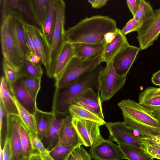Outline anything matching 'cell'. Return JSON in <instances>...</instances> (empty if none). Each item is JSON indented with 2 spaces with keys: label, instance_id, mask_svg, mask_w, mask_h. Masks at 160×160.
Here are the masks:
<instances>
[{
  "label": "cell",
  "instance_id": "3957f363",
  "mask_svg": "<svg viewBox=\"0 0 160 160\" xmlns=\"http://www.w3.org/2000/svg\"><path fill=\"white\" fill-rule=\"evenodd\" d=\"M102 69V66L100 64L73 83L62 88H56L52 111L55 113L69 114L70 106L82 92L88 89L92 88L100 93L99 78Z\"/></svg>",
  "mask_w": 160,
  "mask_h": 160
},
{
  "label": "cell",
  "instance_id": "7bdbcfd3",
  "mask_svg": "<svg viewBox=\"0 0 160 160\" xmlns=\"http://www.w3.org/2000/svg\"><path fill=\"white\" fill-rule=\"evenodd\" d=\"M146 145L147 152L153 159L160 160V148L151 144L148 140Z\"/></svg>",
  "mask_w": 160,
  "mask_h": 160
},
{
  "label": "cell",
  "instance_id": "83f0119b",
  "mask_svg": "<svg viewBox=\"0 0 160 160\" xmlns=\"http://www.w3.org/2000/svg\"><path fill=\"white\" fill-rule=\"evenodd\" d=\"M55 22V0H49L47 15L41 29L44 31L51 45Z\"/></svg>",
  "mask_w": 160,
  "mask_h": 160
},
{
  "label": "cell",
  "instance_id": "e0dca14e",
  "mask_svg": "<svg viewBox=\"0 0 160 160\" xmlns=\"http://www.w3.org/2000/svg\"><path fill=\"white\" fill-rule=\"evenodd\" d=\"M8 85L12 94L18 102L34 115L38 108L36 101L25 86L20 78L15 82Z\"/></svg>",
  "mask_w": 160,
  "mask_h": 160
},
{
  "label": "cell",
  "instance_id": "7c38bea8",
  "mask_svg": "<svg viewBox=\"0 0 160 160\" xmlns=\"http://www.w3.org/2000/svg\"><path fill=\"white\" fill-rule=\"evenodd\" d=\"M94 160H120L126 159L119 145L109 140H102L91 147L89 151Z\"/></svg>",
  "mask_w": 160,
  "mask_h": 160
},
{
  "label": "cell",
  "instance_id": "4316f807",
  "mask_svg": "<svg viewBox=\"0 0 160 160\" xmlns=\"http://www.w3.org/2000/svg\"><path fill=\"white\" fill-rule=\"evenodd\" d=\"M27 1L37 25L41 29L47 15L49 0Z\"/></svg>",
  "mask_w": 160,
  "mask_h": 160
},
{
  "label": "cell",
  "instance_id": "ee69618b",
  "mask_svg": "<svg viewBox=\"0 0 160 160\" xmlns=\"http://www.w3.org/2000/svg\"><path fill=\"white\" fill-rule=\"evenodd\" d=\"M3 160H11L12 151L10 142L6 138L2 148Z\"/></svg>",
  "mask_w": 160,
  "mask_h": 160
},
{
  "label": "cell",
  "instance_id": "f907efd6",
  "mask_svg": "<svg viewBox=\"0 0 160 160\" xmlns=\"http://www.w3.org/2000/svg\"><path fill=\"white\" fill-rule=\"evenodd\" d=\"M151 81L154 84L160 86V69L153 73Z\"/></svg>",
  "mask_w": 160,
  "mask_h": 160
},
{
  "label": "cell",
  "instance_id": "11a10c76",
  "mask_svg": "<svg viewBox=\"0 0 160 160\" xmlns=\"http://www.w3.org/2000/svg\"><path fill=\"white\" fill-rule=\"evenodd\" d=\"M159 120L160 121V112L156 113Z\"/></svg>",
  "mask_w": 160,
  "mask_h": 160
},
{
  "label": "cell",
  "instance_id": "44dd1931",
  "mask_svg": "<svg viewBox=\"0 0 160 160\" xmlns=\"http://www.w3.org/2000/svg\"><path fill=\"white\" fill-rule=\"evenodd\" d=\"M129 44L126 36L118 28V33L110 43L105 44L102 57V62L106 63L113 60L115 56Z\"/></svg>",
  "mask_w": 160,
  "mask_h": 160
},
{
  "label": "cell",
  "instance_id": "9a60e30c",
  "mask_svg": "<svg viewBox=\"0 0 160 160\" xmlns=\"http://www.w3.org/2000/svg\"><path fill=\"white\" fill-rule=\"evenodd\" d=\"M102 103L100 93L92 88H89L78 96L71 105L84 108L104 120Z\"/></svg>",
  "mask_w": 160,
  "mask_h": 160
},
{
  "label": "cell",
  "instance_id": "74e56055",
  "mask_svg": "<svg viewBox=\"0 0 160 160\" xmlns=\"http://www.w3.org/2000/svg\"><path fill=\"white\" fill-rule=\"evenodd\" d=\"M7 116L1 102H0V146L3 148L6 138Z\"/></svg>",
  "mask_w": 160,
  "mask_h": 160
},
{
  "label": "cell",
  "instance_id": "b9f144b4",
  "mask_svg": "<svg viewBox=\"0 0 160 160\" xmlns=\"http://www.w3.org/2000/svg\"><path fill=\"white\" fill-rule=\"evenodd\" d=\"M142 24V22L136 21L133 18L127 22L121 31L125 35L133 31L138 32L141 28Z\"/></svg>",
  "mask_w": 160,
  "mask_h": 160
},
{
  "label": "cell",
  "instance_id": "cb8c5ba5",
  "mask_svg": "<svg viewBox=\"0 0 160 160\" xmlns=\"http://www.w3.org/2000/svg\"><path fill=\"white\" fill-rule=\"evenodd\" d=\"M74 56L73 44L66 42L57 58L53 78L56 80L60 77Z\"/></svg>",
  "mask_w": 160,
  "mask_h": 160
},
{
  "label": "cell",
  "instance_id": "5bb4252c",
  "mask_svg": "<svg viewBox=\"0 0 160 160\" xmlns=\"http://www.w3.org/2000/svg\"><path fill=\"white\" fill-rule=\"evenodd\" d=\"M139 47L129 44L122 49L113 60V68L119 75H127L138 52Z\"/></svg>",
  "mask_w": 160,
  "mask_h": 160
},
{
  "label": "cell",
  "instance_id": "c3c4849f",
  "mask_svg": "<svg viewBox=\"0 0 160 160\" xmlns=\"http://www.w3.org/2000/svg\"><path fill=\"white\" fill-rule=\"evenodd\" d=\"M118 28L115 31L109 32L105 34L104 39L105 44L110 43L114 39L118 33Z\"/></svg>",
  "mask_w": 160,
  "mask_h": 160
},
{
  "label": "cell",
  "instance_id": "d590c367",
  "mask_svg": "<svg viewBox=\"0 0 160 160\" xmlns=\"http://www.w3.org/2000/svg\"><path fill=\"white\" fill-rule=\"evenodd\" d=\"M154 12L150 4L144 0H140L138 8L134 17L135 20L143 22L151 17Z\"/></svg>",
  "mask_w": 160,
  "mask_h": 160
},
{
  "label": "cell",
  "instance_id": "7dc6e473",
  "mask_svg": "<svg viewBox=\"0 0 160 160\" xmlns=\"http://www.w3.org/2000/svg\"><path fill=\"white\" fill-rule=\"evenodd\" d=\"M108 0H89L88 2L92 5V7L95 8H99L106 5Z\"/></svg>",
  "mask_w": 160,
  "mask_h": 160
},
{
  "label": "cell",
  "instance_id": "681fc988",
  "mask_svg": "<svg viewBox=\"0 0 160 160\" xmlns=\"http://www.w3.org/2000/svg\"><path fill=\"white\" fill-rule=\"evenodd\" d=\"M146 138L151 144L160 148V136H151Z\"/></svg>",
  "mask_w": 160,
  "mask_h": 160
},
{
  "label": "cell",
  "instance_id": "5b68a950",
  "mask_svg": "<svg viewBox=\"0 0 160 160\" xmlns=\"http://www.w3.org/2000/svg\"><path fill=\"white\" fill-rule=\"evenodd\" d=\"M56 22L51 44L50 63L46 73L52 78L56 61L63 46L66 42L64 29L65 3L62 0H55Z\"/></svg>",
  "mask_w": 160,
  "mask_h": 160
},
{
  "label": "cell",
  "instance_id": "52a82bcc",
  "mask_svg": "<svg viewBox=\"0 0 160 160\" xmlns=\"http://www.w3.org/2000/svg\"><path fill=\"white\" fill-rule=\"evenodd\" d=\"M127 75L120 76L116 73L113 60L106 63L99 78V89L102 102L110 100L124 86Z\"/></svg>",
  "mask_w": 160,
  "mask_h": 160
},
{
  "label": "cell",
  "instance_id": "4dcf8cb0",
  "mask_svg": "<svg viewBox=\"0 0 160 160\" xmlns=\"http://www.w3.org/2000/svg\"><path fill=\"white\" fill-rule=\"evenodd\" d=\"M21 75L41 78L43 71L41 64H34L24 58L18 69Z\"/></svg>",
  "mask_w": 160,
  "mask_h": 160
},
{
  "label": "cell",
  "instance_id": "30bf717a",
  "mask_svg": "<svg viewBox=\"0 0 160 160\" xmlns=\"http://www.w3.org/2000/svg\"><path fill=\"white\" fill-rule=\"evenodd\" d=\"M72 123L85 147H92L103 138L100 134V124L92 121L72 118Z\"/></svg>",
  "mask_w": 160,
  "mask_h": 160
},
{
  "label": "cell",
  "instance_id": "e575fe53",
  "mask_svg": "<svg viewBox=\"0 0 160 160\" xmlns=\"http://www.w3.org/2000/svg\"><path fill=\"white\" fill-rule=\"evenodd\" d=\"M20 78L32 97L36 101L41 88V78L23 75H21Z\"/></svg>",
  "mask_w": 160,
  "mask_h": 160
},
{
  "label": "cell",
  "instance_id": "d6a6232c",
  "mask_svg": "<svg viewBox=\"0 0 160 160\" xmlns=\"http://www.w3.org/2000/svg\"><path fill=\"white\" fill-rule=\"evenodd\" d=\"M29 132L22 123L20 128V136L22 151L25 160H27L32 153L37 152L32 148Z\"/></svg>",
  "mask_w": 160,
  "mask_h": 160
},
{
  "label": "cell",
  "instance_id": "7a4b0ae2",
  "mask_svg": "<svg viewBox=\"0 0 160 160\" xmlns=\"http://www.w3.org/2000/svg\"><path fill=\"white\" fill-rule=\"evenodd\" d=\"M117 28L116 21L108 16L86 17L65 30V40L72 44L99 43L104 42L106 34Z\"/></svg>",
  "mask_w": 160,
  "mask_h": 160
},
{
  "label": "cell",
  "instance_id": "ab89813d",
  "mask_svg": "<svg viewBox=\"0 0 160 160\" xmlns=\"http://www.w3.org/2000/svg\"><path fill=\"white\" fill-rule=\"evenodd\" d=\"M31 142L32 148L39 153H46L49 151L45 148L41 140L36 134L29 132Z\"/></svg>",
  "mask_w": 160,
  "mask_h": 160
},
{
  "label": "cell",
  "instance_id": "f35d334b",
  "mask_svg": "<svg viewBox=\"0 0 160 160\" xmlns=\"http://www.w3.org/2000/svg\"><path fill=\"white\" fill-rule=\"evenodd\" d=\"M66 160H91V156L80 146L74 148Z\"/></svg>",
  "mask_w": 160,
  "mask_h": 160
},
{
  "label": "cell",
  "instance_id": "ffe728a7",
  "mask_svg": "<svg viewBox=\"0 0 160 160\" xmlns=\"http://www.w3.org/2000/svg\"><path fill=\"white\" fill-rule=\"evenodd\" d=\"M138 103L154 113L160 112V87H148L139 96Z\"/></svg>",
  "mask_w": 160,
  "mask_h": 160
},
{
  "label": "cell",
  "instance_id": "2e32d148",
  "mask_svg": "<svg viewBox=\"0 0 160 160\" xmlns=\"http://www.w3.org/2000/svg\"><path fill=\"white\" fill-rule=\"evenodd\" d=\"M33 38L36 47L41 58L42 63L46 71L49 66L51 56V45L44 31L39 28L27 23Z\"/></svg>",
  "mask_w": 160,
  "mask_h": 160
},
{
  "label": "cell",
  "instance_id": "60d3db41",
  "mask_svg": "<svg viewBox=\"0 0 160 160\" xmlns=\"http://www.w3.org/2000/svg\"><path fill=\"white\" fill-rule=\"evenodd\" d=\"M22 23L25 32L26 43L29 52L39 55L33 38L27 26V23L23 21H22Z\"/></svg>",
  "mask_w": 160,
  "mask_h": 160
},
{
  "label": "cell",
  "instance_id": "484cf974",
  "mask_svg": "<svg viewBox=\"0 0 160 160\" xmlns=\"http://www.w3.org/2000/svg\"><path fill=\"white\" fill-rule=\"evenodd\" d=\"M55 115V112L52 111L46 112L39 109L38 108L34 115L36 127L37 134L41 139L47 133L51 125Z\"/></svg>",
  "mask_w": 160,
  "mask_h": 160
},
{
  "label": "cell",
  "instance_id": "d4e9b609",
  "mask_svg": "<svg viewBox=\"0 0 160 160\" xmlns=\"http://www.w3.org/2000/svg\"><path fill=\"white\" fill-rule=\"evenodd\" d=\"M74 56L81 60H85L103 51L104 42L97 44L73 43Z\"/></svg>",
  "mask_w": 160,
  "mask_h": 160
},
{
  "label": "cell",
  "instance_id": "ba28073f",
  "mask_svg": "<svg viewBox=\"0 0 160 160\" xmlns=\"http://www.w3.org/2000/svg\"><path fill=\"white\" fill-rule=\"evenodd\" d=\"M137 32V38L141 50L153 44L160 34V8L154 10L152 15L143 22Z\"/></svg>",
  "mask_w": 160,
  "mask_h": 160
},
{
  "label": "cell",
  "instance_id": "8d00e7d4",
  "mask_svg": "<svg viewBox=\"0 0 160 160\" xmlns=\"http://www.w3.org/2000/svg\"><path fill=\"white\" fill-rule=\"evenodd\" d=\"M2 67L4 77L9 84L15 82L20 78L18 70L6 62L3 61Z\"/></svg>",
  "mask_w": 160,
  "mask_h": 160
},
{
  "label": "cell",
  "instance_id": "f1b7e54d",
  "mask_svg": "<svg viewBox=\"0 0 160 160\" xmlns=\"http://www.w3.org/2000/svg\"><path fill=\"white\" fill-rule=\"evenodd\" d=\"M69 114L72 118L89 120L97 122L101 125L106 123L96 115L89 110L75 105H71L69 108Z\"/></svg>",
  "mask_w": 160,
  "mask_h": 160
},
{
  "label": "cell",
  "instance_id": "f6af8a7d",
  "mask_svg": "<svg viewBox=\"0 0 160 160\" xmlns=\"http://www.w3.org/2000/svg\"><path fill=\"white\" fill-rule=\"evenodd\" d=\"M140 0H127L128 6L132 14L133 18L135 16L138 8Z\"/></svg>",
  "mask_w": 160,
  "mask_h": 160
},
{
  "label": "cell",
  "instance_id": "7402d4cb",
  "mask_svg": "<svg viewBox=\"0 0 160 160\" xmlns=\"http://www.w3.org/2000/svg\"><path fill=\"white\" fill-rule=\"evenodd\" d=\"M0 102L2 103L6 112L8 115L19 116L18 110L10 90L8 84L4 76L1 78Z\"/></svg>",
  "mask_w": 160,
  "mask_h": 160
},
{
  "label": "cell",
  "instance_id": "f5cc1de1",
  "mask_svg": "<svg viewBox=\"0 0 160 160\" xmlns=\"http://www.w3.org/2000/svg\"><path fill=\"white\" fill-rule=\"evenodd\" d=\"M42 160H55L49 154V152L46 153H40Z\"/></svg>",
  "mask_w": 160,
  "mask_h": 160
},
{
  "label": "cell",
  "instance_id": "277c9868",
  "mask_svg": "<svg viewBox=\"0 0 160 160\" xmlns=\"http://www.w3.org/2000/svg\"><path fill=\"white\" fill-rule=\"evenodd\" d=\"M103 52L85 60L74 56L60 76L55 80L56 88L71 84L94 69L102 62Z\"/></svg>",
  "mask_w": 160,
  "mask_h": 160
},
{
  "label": "cell",
  "instance_id": "4fadbf2b",
  "mask_svg": "<svg viewBox=\"0 0 160 160\" xmlns=\"http://www.w3.org/2000/svg\"><path fill=\"white\" fill-rule=\"evenodd\" d=\"M22 123L19 116L8 115L6 138L10 143L11 160H25L20 140V128Z\"/></svg>",
  "mask_w": 160,
  "mask_h": 160
},
{
  "label": "cell",
  "instance_id": "9c48e42d",
  "mask_svg": "<svg viewBox=\"0 0 160 160\" xmlns=\"http://www.w3.org/2000/svg\"><path fill=\"white\" fill-rule=\"evenodd\" d=\"M105 125L109 133L108 140L131 145L147 152L145 146L146 138L141 140L136 137L122 122H106Z\"/></svg>",
  "mask_w": 160,
  "mask_h": 160
},
{
  "label": "cell",
  "instance_id": "f546056e",
  "mask_svg": "<svg viewBox=\"0 0 160 160\" xmlns=\"http://www.w3.org/2000/svg\"><path fill=\"white\" fill-rule=\"evenodd\" d=\"M124 154L126 159L128 160H153L148 154L144 151L122 143H117Z\"/></svg>",
  "mask_w": 160,
  "mask_h": 160
},
{
  "label": "cell",
  "instance_id": "6da1fadb",
  "mask_svg": "<svg viewBox=\"0 0 160 160\" xmlns=\"http://www.w3.org/2000/svg\"><path fill=\"white\" fill-rule=\"evenodd\" d=\"M123 116L124 125L140 139L160 136V121L156 113L138 102L128 99L118 103Z\"/></svg>",
  "mask_w": 160,
  "mask_h": 160
},
{
  "label": "cell",
  "instance_id": "db71d44e",
  "mask_svg": "<svg viewBox=\"0 0 160 160\" xmlns=\"http://www.w3.org/2000/svg\"><path fill=\"white\" fill-rule=\"evenodd\" d=\"M0 160H3L2 149L1 146L0 149Z\"/></svg>",
  "mask_w": 160,
  "mask_h": 160
},
{
  "label": "cell",
  "instance_id": "bcb514c9",
  "mask_svg": "<svg viewBox=\"0 0 160 160\" xmlns=\"http://www.w3.org/2000/svg\"><path fill=\"white\" fill-rule=\"evenodd\" d=\"M31 62L36 64L42 63L41 58L38 55L29 52L25 58Z\"/></svg>",
  "mask_w": 160,
  "mask_h": 160
},
{
  "label": "cell",
  "instance_id": "ac0fdd59",
  "mask_svg": "<svg viewBox=\"0 0 160 160\" xmlns=\"http://www.w3.org/2000/svg\"><path fill=\"white\" fill-rule=\"evenodd\" d=\"M69 114L55 113L53 121L48 130L41 140L45 148L49 151L56 146L59 140L61 128L67 117Z\"/></svg>",
  "mask_w": 160,
  "mask_h": 160
},
{
  "label": "cell",
  "instance_id": "836d02e7",
  "mask_svg": "<svg viewBox=\"0 0 160 160\" xmlns=\"http://www.w3.org/2000/svg\"><path fill=\"white\" fill-rule=\"evenodd\" d=\"M75 147L58 143L48 152L55 160H66Z\"/></svg>",
  "mask_w": 160,
  "mask_h": 160
},
{
  "label": "cell",
  "instance_id": "d6986e66",
  "mask_svg": "<svg viewBox=\"0 0 160 160\" xmlns=\"http://www.w3.org/2000/svg\"><path fill=\"white\" fill-rule=\"evenodd\" d=\"M72 121L70 115H68L60 130L59 142L66 146L76 147L83 144Z\"/></svg>",
  "mask_w": 160,
  "mask_h": 160
},
{
  "label": "cell",
  "instance_id": "1f68e13d",
  "mask_svg": "<svg viewBox=\"0 0 160 160\" xmlns=\"http://www.w3.org/2000/svg\"><path fill=\"white\" fill-rule=\"evenodd\" d=\"M13 97L22 123L29 132L37 134L36 124L34 115L30 113L24 108L18 102L14 96Z\"/></svg>",
  "mask_w": 160,
  "mask_h": 160
},
{
  "label": "cell",
  "instance_id": "816d5d0a",
  "mask_svg": "<svg viewBox=\"0 0 160 160\" xmlns=\"http://www.w3.org/2000/svg\"><path fill=\"white\" fill-rule=\"evenodd\" d=\"M27 160H42V159L40 153L37 152L32 153Z\"/></svg>",
  "mask_w": 160,
  "mask_h": 160
},
{
  "label": "cell",
  "instance_id": "8992f818",
  "mask_svg": "<svg viewBox=\"0 0 160 160\" xmlns=\"http://www.w3.org/2000/svg\"><path fill=\"white\" fill-rule=\"evenodd\" d=\"M1 41L3 61L18 70L24 58L14 38L8 18H2Z\"/></svg>",
  "mask_w": 160,
  "mask_h": 160
},
{
  "label": "cell",
  "instance_id": "603a6c76",
  "mask_svg": "<svg viewBox=\"0 0 160 160\" xmlns=\"http://www.w3.org/2000/svg\"><path fill=\"white\" fill-rule=\"evenodd\" d=\"M5 17L8 19L14 38L23 58H25L29 51L26 43L25 34L22 23L23 21L15 17L8 16Z\"/></svg>",
  "mask_w": 160,
  "mask_h": 160
},
{
  "label": "cell",
  "instance_id": "8fae6325",
  "mask_svg": "<svg viewBox=\"0 0 160 160\" xmlns=\"http://www.w3.org/2000/svg\"><path fill=\"white\" fill-rule=\"evenodd\" d=\"M2 18L8 16L18 18L26 23L38 27L27 0H1Z\"/></svg>",
  "mask_w": 160,
  "mask_h": 160
}]
</instances>
